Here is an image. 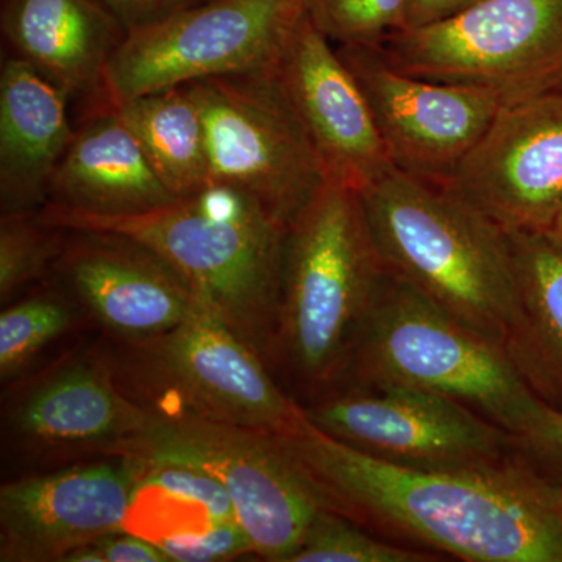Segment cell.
Segmentation results:
<instances>
[{
    "label": "cell",
    "instance_id": "1",
    "mask_svg": "<svg viewBox=\"0 0 562 562\" xmlns=\"http://www.w3.org/2000/svg\"><path fill=\"white\" fill-rule=\"evenodd\" d=\"M328 508L428 552L468 562H562V486L519 454L412 468L314 428L279 436Z\"/></svg>",
    "mask_w": 562,
    "mask_h": 562
},
{
    "label": "cell",
    "instance_id": "2",
    "mask_svg": "<svg viewBox=\"0 0 562 562\" xmlns=\"http://www.w3.org/2000/svg\"><path fill=\"white\" fill-rule=\"evenodd\" d=\"M35 217L61 232L113 233L139 243L261 357L277 349L288 228L249 195L210 183L143 213L101 216L47 202Z\"/></svg>",
    "mask_w": 562,
    "mask_h": 562
},
{
    "label": "cell",
    "instance_id": "3",
    "mask_svg": "<svg viewBox=\"0 0 562 562\" xmlns=\"http://www.w3.org/2000/svg\"><path fill=\"white\" fill-rule=\"evenodd\" d=\"M360 194L384 269L505 347L519 313L508 235L447 188L395 166Z\"/></svg>",
    "mask_w": 562,
    "mask_h": 562
},
{
    "label": "cell",
    "instance_id": "4",
    "mask_svg": "<svg viewBox=\"0 0 562 562\" xmlns=\"http://www.w3.org/2000/svg\"><path fill=\"white\" fill-rule=\"evenodd\" d=\"M346 375L353 386L413 387L452 398L513 438L530 430L549 406L525 383L505 347L387 271L362 322Z\"/></svg>",
    "mask_w": 562,
    "mask_h": 562
},
{
    "label": "cell",
    "instance_id": "5",
    "mask_svg": "<svg viewBox=\"0 0 562 562\" xmlns=\"http://www.w3.org/2000/svg\"><path fill=\"white\" fill-rule=\"evenodd\" d=\"M384 269L360 191L328 179L288 227L277 349L312 387L346 375Z\"/></svg>",
    "mask_w": 562,
    "mask_h": 562
},
{
    "label": "cell",
    "instance_id": "6",
    "mask_svg": "<svg viewBox=\"0 0 562 562\" xmlns=\"http://www.w3.org/2000/svg\"><path fill=\"white\" fill-rule=\"evenodd\" d=\"M103 452L127 460L184 462L216 476L231 494L255 554L265 560L286 562L316 514L327 508L279 436L158 413L149 430Z\"/></svg>",
    "mask_w": 562,
    "mask_h": 562
},
{
    "label": "cell",
    "instance_id": "7",
    "mask_svg": "<svg viewBox=\"0 0 562 562\" xmlns=\"http://www.w3.org/2000/svg\"><path fill=\"white\" fill-rule=\"evenodd\" d=\"M379 49L402 72L509 105L562 88V0H483L452 20L392 33Z\"/></svg>",
    "mask_w": 562,
    "mask_h": 562
},
{
    "label": "cell",
    "instance_id": "8",
    "mask_svg": "<svg viewBox=\"0 0 562 562\" xmlns=\"http://www.w3.org/2000/svg\"><path fill=\"white\" fill-rule=\"evenodd\" d=\"M306 0H209L125 33L105 74L117 105L192 81L277 69Z\"/></svg>",
    "mask_w": 562,
    "mask_h": 562
},
{
    "label": "cell",
    "instance_id": "9",
    "mask_svg": "<svg viewBox=\"0 0 562 562\" xmlns=\"http://www.w3.org/2000/svg\"><path fill=\"white\" fill-rule=\"evenodd\" d=\"M188 87L201 110L211 183L249 195L290 227L328 176L276 69Z\"/></svg>",
    "mask_w": 562,
    "mask_h": 562
},
{
    "label": "cell",
    "instance_id": "10",
    "mask_svg": "<svg viewBox=\"0 0 562 562\" xmlns=\"http://www.w3.org/2000/svg\"><path fill=\"white\" fill-rule=\"evenodd\" d=\"M144 380L160 392L165 416L292 436L308 425L302 406L277 386L257 350L210 310L157 338L135 341Z\"/></svg>",
    "mask_w": 562,
    "mask_h": 562
},
{
    "label": "cell",
    "instance_id": "11",
    "mask_svg": "<svg viewBox=\"0 0 562 562\" xmlns=\"http://www.w3.org/2000/svg\"><path fill=\"white\" fill-rule=\"evenodd\" d=\"M303 413L324 435L392 464L465 468L516 454L512 432L460 402L413 387L353 386Z\"/></svg>",
    "mask_w": 562,
    "mask_h": 562
},
{
    "label": "cell",
    "instance_id": "12",
    "mask_svg": "<svg viewBox=\"0 0 562 562\" xmlns=\"http://www.w3.org/2000/svg\"><path fill=\"white\" fill-rule=\"evenodd\" d=\"M441 187L505 233L549 231L562 205V88L502 105Z\"/></svg>",
    "mask_w": 562,
    "mask_h": 562
},
{
    "label": "cell",
    "instance_id": "13",
    "mask_svg": "<svg viewBox=\"0 0 562 562\" xmlns=\"http://www.w3.org/2000/svg\"><path fill=\"white\" fill-rule=\"evenodd\" d=\"M336 49L364 92L392 166L417 179L442 184L502 109L475 88L402 72L379 47Z\"/></svg>",
    "mask_w": 562,
    "mask_h": 562
},
{
    "label": "cell",
    "instance_id": "14",
    "mask_svg": "<svg viewBox=\"0 0 562 562\" xmlns=\"http://www.w3.org/2000/svg\"><path fill=\"white\" fill-rule=\"evenodd\" d=\"M138 487V468L125 458L3 484L0 560L61 562L102 536L124 531Z\"/></svg>",
    "mask_w": 562,
    "mask_h": 562
},
{
    "label": "cell",
    "instance_id": "15",
    "mask_svg": "<svg viewBox=\"0 0 562 562\" xmlns=\"http://www.w3.org/2000/svg\"><path fill=\"white\" fill-rule=\"evenodd\" d=\"M276 72L328 179L361 191L392 166L364 92L308 13Z\"/></svg>",
    "mask_w": 562,
    "mask_h": 562
},
{
    "label": "cell",
    "instance_id": "16",
    "mask_svg": "<svg viewBox=\"0 0 562 562\" xmlns=\"http://www.w3.org/2000/svg\"><path fill=\"white\" fill-rule=\"evenodd\" d=\"M61 271L103 327L128 341L157 338L209 310L169 262L125 236L72 232Z\"/></svg>",
    "mask_w": 562,
    "mask_h": 562
},
{
    "label": "cell",
    "instance_id": "17",
    "mask_svg": "<svg viewBox=\"0 0 562 562\" xmlns=\"http://www.w3.org/2000/svg\"><path fill=\"white\" fill-rule=\"evenodd\" d=\"M60 87L22 58L0 72V195L3 214H31L47 203L54 173L76 132Z\"/></svg>",
    "mask_w": 562,
    "mask_h": 562
},
{
    "label": "cell",
    "instance_id": "18",
    "mask_svg": "<svg viewBox=\"0 0 562 562\" xmlns=\"http://www.w3.org/2000/svg\"><path fill=\"white\" fill-rule=\"evenodd\" d=\"M2 32L66 94L106 102V68L127 32L95 0H3Z\"/></svg>",
    "mask_w": 562,
    "mask_h": 562
},
{
    "label": "cell",
    "instance_id": "19",
    "mask_svg": "<svg viewBox=\"0 0 562 562\" xmlns=\"http://www.w3.org/2000/svg\"><path fill=\"white\" fill-rule=\"evenodd\" d=\"M49 199L101 216L143 213L177 201L111 105L95 110L74 135L52 179Z\"/></svg>",
    "mask_w": 562,
    "mask_h": 562
},
{
    "label": "cell",
    "instance_id": "20",
    "mask_svg": "<svg viewBox=\"0 0 562 562\" xmlns=\"http://www.w3.org/2000/svg\"><path fill=\"white\" fill-rule=\"evenodd\" d=\"M157 419V412L122 395L105 369L80 362L31 392L13 422L31 441L105 450L149 430Z\"/></svg>",
    "mask_w": 562,
    "mask_h": 562
},
{
    "label": "cell",
    "instance_id": "21",
    "mask_svg": "<svg viewBox=\"0 0 562 562\" xmlns=\"http://www.w3.org/2000/svg\"><path fill=\"white\" fill-rule=\"evenodd\" d=\"M506 235L519 294L506 353L541 401L562 397V247L547 233Z\"/></svg>",
    "mask_w": 562,
    "mask_h": 562
},
{
    "label": "cell",
    "instance_id": "22",
    "mask_svg": "<svg viewBox=\"0 0 562 562\" xmlns=\"http://www.w3.org/2000/svg\"><path fill=\"white\" fill-rule=\"evenodd\" d=\"M111 106L139 140L151 168L177 199L195 194L211 183L201 110L188 85Z\"/></svg>",
    "mask_w": 562,
    "mask_h": 562
},
{
    "label": "cell",
    "instance_id": "23",
    "mask_svg": "<svg viewBox=\"0 0 562 562\" xmlns=\"http://www.w3.org/2000/svg\"><path fill=\"white\" fill-rule=\"evenodd\" d=\"M435 554L416 547L395 546L362 530L350 517L322 508L286 562H427Z\"/></svg>",
    "mask_w": 562,
    "mask_h": 562
},
{
    "label": "cell",
    "instance_id": "24",
    "mask_svg": "<svg viewBox=\"0 0 562 562\" xmlns=\"http://www.w3.org/2000/svg\"><path fill=\"white\" fill-rule=\"evenodd\" d=\"M74 322L72 310L54 295L16 303L0 314V375L18 372L47 344L60 338Z\"/></svg>",
    "mask_w": 562,
    "mask_h": 562
},
{
    "label": "cell",
    "instance_id": "25",
    "mask_svg": "<svg viewBox=\"0 0 562 562\" xmlns=\"http://www.w3.org/2000/svg\"><path fill=\"white\" fill-rule=\"evenodd\" d=\"M408 0H306V13L336 46L379 47L405 31Z\"/></svg>",
    "mask_w": 562,
    "mask_h": 562
},
{
    "label": "cell",
    "instance_id": "26",
    "mask_svg": "<svg viewBox=\"0 0 562 562\" xmlns=\"http://www.w3.org/2000/svg\"><path fill=\"white\" fill-rule=\"evenodd\" d=\"M58 228L41 224L35 214H3L0 227V299L40 279L60 257Z\"/></svg>",
    "mask_w": 562,
    "mask_h": 562
},
{
    "label": "cell",
    "instance_id": "27",
    "mask_svg": "<svg viewBox=\"0 0 562 562\" xmlns=\"http://www.w3.org/2000/svg\"><path fill=\"white\" fill-rule=\"evenodd\" d=\"M132 461L138 468L139 486L188 503L206 514L213 522H238L235 505L224 484L198 465L173 461Z\"/></svg>",
    "mask_w": 562,
    "mask_h": 562
},
{
    "label": "cell",
    "instance_id": "28",
    "mask_svg": "<svg viewBox=\"0 0 562 562\" xmlns=\"http://www.w3.org/2000/svg\"><path fill=\"white\" fill-rule=\"evenodd\" d=\"M169 561H227L243 554H255L247 532L238 522H216L199 530L165 536L155 541Z\"/></svg>",
    "mask_w": 562,
    "mask_h": 562
},
{
    "label": "cell",
    "instance_id": "29",
    "mask_svg": "<svg viewBox=\"0 0 562 562\" xmlns=\"http://www.w3.org/2000/svg\"><path fill=\"white\" fill-rule=\"evenodd\" d=\"M516 453L562 486V409L547 406L530 430L514 438Z\"/></svg>",
    "mask_w": 562,
    "mask_h": 562
},
{
    "label": "cell",
    "instance_id": "30",
    "mask_svg": "<svg viewBox=\"0 0 562 562\" xmlns=\"http://www.w3.org/2000/svg\"><path fill=\"white\" fill-rule=\"evenodd\" d=\"M66 562H168L157 543L131 531L102 536L66 557Z\"/></svg>",
    "mask_w": 562,
    "mask_h": 562
},
{
    "label": "cell",
    "instance_id": "31",
    "mask_svg": "<svg viewBox=\"0 0 562 562\" xmlns=\"http://www.w3.org/2000/svg\"><path fill=\"white\" fill-rule=\"evenodd\" d=\"M121 22L125 32L135 31L201 0H95Z\"/></svg>",
    "mask_w": 562,
    "mask_h": 562
},
{
    "label": "cell",
    "instance_id": "32",
    "mask_svg": "<svg viewBox=\"0 0 562 562\" xmlns=\"http://www.w3.org/2000/svg\"><path fill=\"white\" fill-rule=\"evenodd\" d=\"M483 0H408L405 31L452 20Z\"/></svg>",
    "mask_w": 562,
    "mask_h": 562
},
{
    "label": "cell",
    "instance_id": "33",
    "mask_svg": "<svg viewBox=\"0 0 562 562\" xmlns=\"http://www.w3.org/2000/svg\"><path fill=\"white\" fill-rule=\"evenodd\" d=\"M546 233L553 239V241H557L562 247V205L560 211H558L557 216H554L549 231Z\"/></svg>",
    "mask_w": 562,
    "mask_h": 562
}]
</instances>
